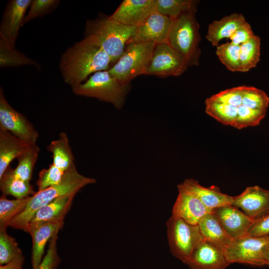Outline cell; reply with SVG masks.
<instances>
[{
	"mask_svg": "<svg viewBox=\"0 0 269 269\" xmlns=\"http://www.w3.org/2000/svg\"><path fill=\"white\" fill-rule=\"evenodd\" d=\"M113 65L109 56L93 37L85 36L62 55L59 69L72 89L85 82L92 74L108 70Z\"/></svg>",
	"mask_w": 269,
	"mask_h": 269,
	"instance_id": "6da1fadb",
	"label": "cell"
},
{
	"mask_svg": "<svg viewBox=\"0 0 269 269\" xmlns=\"http://www.w3.org/2000/svg\"><path fill=\"white\" fill-rule=\"evenodd\" d=\"M96 182L95 178L80 174L73 164L64 172L59 183L37 191L31 196L25 209L10 222L9 226L28 233L30 222L38 209L63 195H76L85 186Z\"/></svg>",
	"mask_w": 269,
	"mask_h": 269,
	"instance_id": "7a4b0ae2",
	"label": "cell"
},
{
	"mask_svg": "<svg viewBox=\"0 0 269 269\" xmlns=\"http://www.w3.org/2000/svg\"><path fill=\"white\" fill-rule=\"evenodd\" d=\"M136 27L124 25L99 14L85 24V36L94 38L111 58L113 64L123 54L126 45L134 34Z\"/></svg>",
	"mask_w": 269,
	"mask_h": 269,
	"instance_id": "3957f363",
	"label": "cell"
},
{
	"mask_svg": "<svg viewBox=\"0 0 269 269\" xmlns=\"http://www.w3.org/2000/svg\"><path fill=\"white\" fill-rule=\"evenodd\" d=\"M195 13H184L172 20L167 41L183 56L188 67L198 66L201 54L199 24Z\"/></svg>",
	"mask_w": 269,
	"mask_h": 269,
	"instance_id": "277c9868",
	"label": "cell"
},
{
	"mask_svg": "<svg viewBox=\"0 0 269 269\" xmlns=\"http://www.w3.org/2000/svg\"><path fill=\"white\" fill-rule=\"evenodd\" d=\"M130 89V84L122 83L112 77L108 70H104L94 73L72 91L75 95L95 98L120 109Z\"/></svg>",
	"mask_w": 269,
	"mask_h": 269,
	"instance_id": "5b68a950",
	"label": "cell"
},
{
	"mask_svg": "<svg viewBox=\"0 0 269 269\" xmlns=\"http://www.w3.org/2000/svg\"><path fill=\"white\" fill-rule=\"evenodd\" d=\"M155 45L148 42H128L123 54L108 72L122 83L130 84L134 78L144 74Z\"/></svg>",
	"mask_w": 269,
	"mask_h": 269,
	"instance_id": "8992f818",
	"label": "cell"
},
{
	"mask_svg": "<svg viewBox=\"0 0 269 269\" xmlns=\"http://www.w3.org/2000/svg\"><path fill=\"white\" fill-rule=\"evenodd\" d=\"M172 255L186 264L197 246L204 239L198 225H191L171 215L166 223Z\"/></svg>",
	"mask_w": 269,
	"mask_h": 269,
	"instance_id": "52a82bcc",
	"label": "cell"
},
{
	"mask_svg": "<svg viewBox=\"0 0 269 269\" xmlns=\"http://www.w3.org/2000/svg\"><path fill=\"white\" fill-rule=\"evenodd\" d=\"M269 244V236L255 237L246 235L234 240L224 250L228 262L255 266H267L264 251Z\"/></svg>",
	"mask_w": 269,
	"mask_h": 269,
	"instance_id": "ba28073f",
	"label": "cell"
},
{
	"mask_svg": "<svg viewBox=\"0 0 269 269\" xmlns=\"http://www.w3.org/2000/svg\"><path fill=\"white\" fill-rule=\"evenodd\" d=\"M188 67L183 56L168 44H157L144 74L162 77L178 76Z\"/></svg>",
	"mask_w": 269,
	"mask_h": 269,
	"instance_id": "9c48e42d",
	"label": "cell"
},
{
	"mask_svg": "<svg viewBox=\"0 0 269 269\" xmlns=\"http://www.w3.org/2000/svg\"><path fill=\"white\" fill-rule=\"evenodd\" d=\"M0 127L29 144L36 143L39 133L22 113L14 109L5 99L0 88Z\"/></svg>",
	"mask_w": 269,
	"mask_h": 269,
	"instance_id": "30bf717a",
	"label": "cell"
},
{
	"mask_svg": "<svg viewBox=\"0 0 269 269\" xmlns=\"http://www.w3.org/2000/svg\"><path fill=\"white\" fill-rule=\"evenodd\" d=\"M232 205L253 220L259 219L269 213V190L257 185L247 187L241 194L233 196Z\"/></svg>",
	"mask_w": 269,
	"mask_h": 269,
	"instance_id": "8fae6325",
	"label": "cell"
},
{
	"mask_svg": "<svg viewBox=\"0 0 269 269\" xmlns=\"http://www.w3.org/2000/svg\"><path fill=\"white\" fill-rule=\"evenodd\" d=\"M31 2V0H11L6 5L0 25V37L12 46H14Z\"/></svg>",
	"mask_w": 269,
	"mask_h": 269,
	"instance_id": "7c38bea8",
	"label": "cell"
},
{
	"mask_svg": "<svg viewBox=\"0 0 269 269\" xmlns=\"http://www.w3.org/2000/svg\"><path fill=\"white\" fill-rule=\"evenodd\" d=\"M156 11V0H124L109 18L126 25L137 27Z\"/></svg>",
	"mask_w": 269,
	"mask_h": 269,
	"instance_id": "4fadbf2b",
	"label": "cell"
},
{
	"mask_svg": "<svg viewBox=\"0 0 269 269\" xmlns=\"http://www.w3.org/2000/svg\"><path fill=\"white\" fill-rule=\"evenodd\" d=\"M172 22L170 17L156 11L136 27L134 34L128 42L167 43Z\"/></svg>",
	"mask_w": 269,
	"mask_h": 269,
	"instance_id": "5bb4252c",
	"label": "cell"
},
{
	"mask_svg": "<svg viewBox=\"0 0 269 269\" xmlns=\"http://www.w3.org/2000/svg\"><path fill=\"white\" fill-rule=\"evenodd\" d=\"M186 265L190 269H226L230 264L224 250L204 239L195 248Z\"/></svg>",
	"mask_w": 269,
	"mask_h": 269,
	"instance_id": "9a60e30c",
	"label": "cell"
},
{
	"mask_svg": "<svg viewBox=\"0 0 269 269\" xmlns=\"http://www.w3.org/2000/svg\"><path fill=\"white\" fill-rule=\"evenodd\" d=\"M178 194L172 210V215L191 225H198L201 219L212 210L207 208L191 192L179 184Z\"/></svg>",
	"mask_w": 269,
	"mask_h": 269,
	"instance_id": "2e32d148",
	"label": "cell"
},
{
	"mask_svg": "<svg viewBox=\"0 0 269 269\" xmlns=\"http://www.w3.org/2000/svg\"><path fill=\"white\" fill-rule=\"evenodd\" d=\"M227 233L236 240L248 235L254 220L236 207L228 205L213 210Z\"/></svg>",
	"mask_w": 269,
	"mask_h": 269,
	"instance_id": "e0dca14e",
	"label": "cell"
},
{
	"mask_svg": "<svg viewBox=\"0 0 269 269\" xmlns=\"http://www.w3.org/2000/svg\"><path fill=\"white\" fill-rule=\"evenodd\" d=\"M64 222L30 223L28 233L32 238L31 263L32 269H37L43 260L44 248L48 242L58 235Z\"/></svg>",
	"mask_w": 269,
	"mask_h": 269,
	"instance_id": "ac0fdd59",
	"label": "cell"
},
{
	"mask_svg": "<svg viewBox=\"0 0 269 269\" xmlns=\"http://www.w3.org/2000/svg\"><path fill=\"white\" fill-rule=\"evenodd\" d=\"M179 185L195 195L208 209H213L222 206L232 205L233 196L222 193L216 187H205L196 180L186 179Z\"/></svg>",
	"mask_w": 269,
	"mask_h": 269,
	"instance_id": "d6986e66",
	"label": "cell"
},
{
	"mask_svg": "<svg viewBox=\"0 0 269 269\" xmlns=\"http://www.w3.org/2000/svg\"><path fill=\"white\" fill-rule=\"evenodd\" d=\"M75 196V194H68L56 198L38 209L30 223L64 222V219L71 208Z\"/></svg>",
	"mask_w": 269,
	"mask_h": 269,
	"instance_id": "ffe728a7",
	"label": "cell"
},
{
	"mask_svg": "<svg viewBox=\"0 0 269 269\" xmlns=\"http://www.w3.org/2000/svg\"><path fill=\"white\" fill-rule=\"evenodd\" d=\"M247 22L243 15L234 13L213 21L209 25L206 39L213 46H217L221 40L229 38L241 26Z\"/></svg>",
	"mask_w": 269,
	"mask_h": 269,
	"instance_id": "44dd1931",
	"label": "cell"
},
{
	"mask_svg": "<svg viewBox=\"0 0 269 269\" xmlns=\"http://www.w3.org/2000/svg\"><path fill=\"white\" fill-rule=\"evenodd\" d=\"M29 144L0 127V177Z\"/></svg>",
	"mask_w": 269,
	"mask_h": 269,
	"instance_id": "7402d4cb",
	"label": "cell"
},
{
	"mask_svg": "<svg viewBox=\"0 0 269 269\" xmlns=\"http://www.w3.org/2000/svg\"><path fill=\"white\" fill-rule=\"evenodd\" d=\"M198 225L205 240L224 250L234 240L224 229L213 210L203 216Z\"/></svg>",
	"mask_w": 269,
	"mask_h": 269,
	"instance_id": "603a6c76",
	"label": "cell"
},
{
	"mask_svg": "<svg viewBox=\"0 0 269 269\" xmlns=\"http://www.w3.org/2000/svg\"><path fill=\"white\" fill-rule=\"evenodd\" d=\"M0 189L2 194L11 195L15 199H22L33 195L34 191L29 181L17 178L10 166L0 177Z\"/></svg>",
	"mask_w": 269,
	"mask_h": 269,
	"instance_id": "cb8c5ba5",
	"label": "cell"
},
{
	"mask_svg": "<svg viewBox=\"0 0 269 269\" xmlns=\"http://www.w3.org/2000/svg\"><path fill=\"white\" fill-rule=\"evenodd\" d=\"M47 148L52 154V163L62 171H66L75 164L74 156L65 133H60L58 138L51 141Z\"/></svg>",
	"mask_w": 269,
	"mask_h": 269,
	"instance_id": "d4e9b609",
	"label": "cell"
},
{
	"mask_svg": "<svg viewBox=\"0 0 269 269\" xmlns=\"http://www.w3.org/2000/svg\"><path fill=\"white\" fill-rule=\"evenodd\" d=\"M27 65H33L37 69L40 67L36 61L19 52L0 37V67H16Z\"/></svg>",
	"mask_w": 269,
	"mask_h": 269,
	"instance_id": "484cf974",
	"label": "cell"
},
{
	"mask_svg": "<svg viewBox=\"0 0 269 269\" xmlns=\"http://www.w3.org/2000/svg\"><path fill=\"white\" fill-rule=\"evenodd\" d=\"M31 196L22 199H8L2 194L0 197V231H6L10 222L26 208Z\"/></svg>",
	"mask_w": 269,
	"mask_h": 269,
	"instance_id": "4316f807",
	"label": "cell"
},
{
	"mask_svg": "<svg viewBox=\"0 0 269 269\" xmlns=\"http://www.w3.org/2000/svg\"><path fill=\"white\" fill-rule=\"evenodd\" d=\"M39 150L36 143L30 144L17 157L18 163L13 169V172L17 178L30 182Z\"/></svg>",
	"mask_w": 269,
	"mask_h": 269,
	"instance_id": "83f0119b",
	"label": "cell"
},
{
	"mask_svg": "<svg viewBox=\"0 0 269 269\" xmlns=\"http://www.w3.org/2000/svg\"><path fill=\"white\" fill-rule=\"evenodd\" d=\"M157 11L173 20L186 12H196L198 0H156Z\"/></svg>",
	"mask_w": 269,
	"mask_h": 269,
	"instance_id": "f1b7e54d",
	"label": "cell"
},
{
	"mask_svg": "<svg viewBox=\"0 0 269 269\" xmlns=\"http://www.w3.org/2000/svg\"><path fill=\"white\" fill-rule=\"evenodd\" d=\"M260 51L261 39L257 35L240 45V72H248L257 66Z\"/></svg>",
	"mask_w": 269,
	"mask_h": 269,
	"instance_id": "f546056e",
	"label": "cell"
},
{
	"mask_svg": "<svg viewBox=\"0 0 269 269\" xmlns=\"http://www.w3.org/2000/svg\"><path fill=\"white\" fill-rule=\"evenodd\" d=\"M206 113L221 123L233 126L238 116V107L230 105L205 101Z\"/></svg>",
	"mask_w": 269,
	"mask_h": 269,
	"instance_id": "4dcf8cb0",
	"label": "cell"
},
{
	"mask_svg": "<svg viewBox=\"0 0 269 269\" xmlns=\"http://www.w3.org/2000/svg\"><path fill=\"white\" fill-rule=\"evenodd\" d=\"M216 54L227 69L240 72V46L226 42L216 47Z\"/></svg>",
	"mask_w": 269,
	"mask_h": 269,
	"instance_id": "1f68e13d",
	"label": "cell"
},
{
	"mask_svg": "<svg viewBox=\"0 0 269 269\" xmlns=\"http://www.w3.org/2000/svg\"><path fill=\"white\" fill-rule=\"evenodd\" d=\"M242 105L252 109L267 111L269 97L262 90L253 86L243 85Z\"/></svg>",
	"mask_w": 269,
	"mask_h": 269,
	"instance_id": "d6a6232c",
	"label": "cell"
},
{
	"mask_svg": "<svg viewBox=\"0 0 269 269\" xmlns=\"http://www.w3.org/2000/svg\"><path fill=\"white\" fill-rule=\"evenodd\" d=\"M267 111L252 109L241 105L238 107V116L232 127L241 129L258 125L265 117Z\"/></svg>",
	"mask_w": 269,
	"mask_h": 269,
	"instance_id": "836d02e7",
	"label": "cell"
},
{
	"mask_svg": "<svg viewBox=\"0 0 269 269\" xmlns=\"http://www.w3.org/2000/svg\"><path fill=\"white\" fill-rule=\"evenodd\" d=\"M23 255L15 239L5 231H0V265L6 264Z\"/></svg>",
	"mask_w": 269,
	"mask_h": 269,
	"instance_id": "e575fe53",
	"label": "cell"
},
{
	"mask_svg": "<svg viewBox=\"0 0 269 269\" xmlns=\"http://www.w3.org/2000/svg\"><path fill=\"white\" fill-rule=\"evenodd\" d=\"M65 172L57 167L52 163L49 165L48 168L41 169L39 173L36 183L38 188L37 191L59 183L62 180Z\"/></svg>",
	"mask_w": 269,
	"mask_h": 269,
	"instance_id": "d590c367",
	"label": "cell"
},
{
	"mask_svg": "<svg viewBox=\"0 0 269 269\" xmlns=\"http://www.w3.org/2000/svg\"><path fill=\"white\" fill-rule=\"evenodd\" d=\"M60 2V0H32L30 9L26 15L23 24L50 13L58 6Z\"/></svg>",
	"mask_w": 269,
	"mask_h": 269,
	"instance_id": "8d00e7d4",
	"label": "cell"
},
{
	"mask_svg": "<svg viewBox=\"0 0 269 269\" xmlns=\"http://www.w3.org/2000/svg\"><path fill=\"white\" fill-rule=\"evenodd\" d=\"M243 93V85L221 91L207 99L210 101L238 107L242 104Z\"/></svg>",
	"mask_w": 269,
	"mask_h": 269,
	"instance_id": "74e56055",
	"label": "cell"
},
{
	"mask_svg": "<svg viewBox=\"0 0 269 269\" xmlns=\"http://www.w3.org/2000/svg\"><path fill=\"white\" fill-rule=\"evenodd\" d=\"M57 235L50 239L46 254L37 269H55L57 267L61 261L57 251Z\"/></svg>",
	"mask_w": 269,
	"mask_h": 269,
	"instance_id": "f35d334b",
	"label": "cell"
},
{
	"mask_svg": "<svg viewBox=\"0 0 269 269\" xmlns=\"http://www.w3.org/2000/svg\"><path fill=\"white\" fill-rule=\"evenodd\" d=\"M255 35L251 25L247 21L239 27L229 38L232 44L240 46L247 42Z\"/></svg>",
	"mask_w": 269,
	"mask_h": 269,
	"instance_id": "ab89813d",
	"label": "cell"
},
{
	"mask_svg": "<svg viewBox=\"0 0 269 269\" xmlns=\"http://www.w3.org/2000/svg\"><path fill=\"white\" fill-rule=\"evenodd\" d=\"M248 235L255 237L269 236V213L254 221Z\"/></svg>",
	"mask_w": 269,
	"mask_h": 269,
	"instance_id": "60d3db41",
	"label": "cell"
},
{
	"mask_svg": "<svg viewBox=\"0 0 269 269\" xmlns=\"http://www.w3.org/2000/svg\"><path fill=\"white\" fill-rule=\"evenodd\" d=\"M24 262V257L21 255L10 262L0 265V269H22V265Z\"/></svg>",
	"mask_w": 269,
	"mask_h": 269,
	"instance_id": "b9f144b4",
	"label": "cell"
},
{
	"mask_svg": "<svg viewBox=\"0 0 269 269\" xmlns=\"http://www.w3.org/2000/svg\"><path fill=\"white\" fill-rule=\"evenodd\" d=\"M264 259L267 266H269V244L266 246L264 251Z\"/></svg>",
	"mask_w": 269,
	"mask_h": 269,
	"instance_id": "7bdbcfd3",
	"label": "cell"
},
{
	"mask_svg": "<svg viewBox=\"0 0 269 269\" xmlns=\"http://www.w3.org/2000/svg\"><path fill=\"white\" fill-rule=\"evenodd\" d=\"M57 269V268L56 269Z\"/></svg>",
	"mask_w": 269,
	"mask_h": 269,
	"instance_id": "ee69618b",
	"label": "cell"
}]
</instances>
